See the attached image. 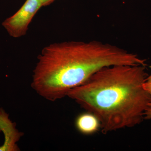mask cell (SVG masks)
I'll return each mask as SVG.
<instances>
[{
	"label": "cell",
	"mask_w": 151,
	"mask_h": 151,
	"mask_svg": "<svg viewBox=\"0 0 151 151\" xmlns=\"http://www.w3.org/2000/svg\"><path fill=\"white\" fill-rule=\"evenodd\" d=\"M147 64L137 55L97 41L50 44L38 56L32 86L39 95L53 102L67 96L103 68Z\"/></svg>",
	"instance_id": "obj_1"
},
{
	"label": "cell",
	"mask_w": 151,
	"mask_h": 151,
	"mask_svg": "<svg viewBox=\"0 0 151 151\" xmlns=\"http://www.w3.org/2000/svg\"><path fill=\"white\" fill-rule=\"evenodd\" d=\"M146 66L103 68L67 96L98 118L103 133L134 127L145 120L151 100L143 86Z\"/></svg>",
	"instance_id": "obj_2"
},
{
	"label": "cell",
	"mask_w": 151,
	"mask_h": 151,
	"mask_svg": "<svg viewBox=\"0 0 151 151\" xmlns=\"http://www.w3.org/2000/svg\"><path fill=\"white\" fill-rule=\"evenodd\" d=\"M42 7L40 0H26L21 7L6 19L2 25L12 37H22L27 34L30 24Z\"/></svg>",
	"instance_id": "obj_3"
},
{
	"label": "cell",
	"mask_w": 151,
	"mask_h": 151,
	"mask_svg": "<svg viewBox=\"0 0 151 151\" xmlns=\"http://www.w3.org/2000/svg\"><path fill=\"white\" fill-rule=\"evenodd\" d=\"M0 131L5 136V141L0 147V151H16L17 142L20 137V134L16 129L14 124L11 122L9 115L3 109L0 108Z\"/></svg>",
	"instance_id": "obj_4"
},
{
	"label": "cell",
	"mask_w": 151,
	"mask_h": 151,
	"mask_svg": "<svg viewBox=\"0 0 151 151\" xmlns=\"http://www.w3.org/2000/svg\"><path fill=\"white\" fill-rule=\"evenodd\" d=\"M75 126L78 132L86 135L94 134L100 129L99 119L94 114L87 111L77 116Z\"/></svg>",
	"instance_id": "obj_5"
},
{
	"label": "cell",
	"mask_w": 151,
	"mask_h": 151,
	"mask_svg": "<svg viewBox=\"0 0 151 151\" xmlns=\"http://www.w3.org/2000/svg\"><path fill=\"white\" fill-rule=\"evenodd\" d=\"M144 89H145L151 97L150 102L149 103L147 109L146 111L145 115V120H151V74L150 75L148 76L145 81L144 83Z\"/></svg>",
	"instance_id": "obj_6"
},
{
	"label": "cell",
	"mask_w": 151,
	"mask_h": 151,
	"mask_svg": "<svg viewBox=\"0 0 151 151\" xmlns=\"http://www.w3.org/2000/svg\"><path fill=\"white\" fill-rule=\"evenodd\" d=\"M55 1V0H40L42 7L50 5Z\"/></svg>",
	"instance_id": "obj_7"
}]
</instances>
